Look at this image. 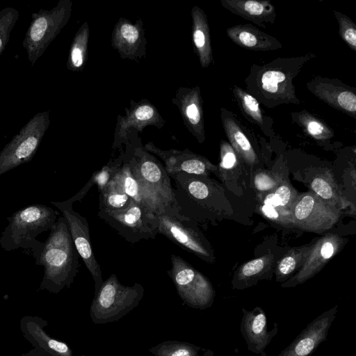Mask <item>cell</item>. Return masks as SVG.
<instances>
[{
    "instance_id": "cell-5",
    "label": "cell",
    "mask_w": 356,
    "mask_h": 356,
    "mask_svg": "<svg viewBox=\"0 0 356 356\" xmlns=\"http://www.w3.org/2000/svg\"><path fill=\"white\" fill-rule=\"evenodd\" d=\"M144 294L139 283L125 286L112 274L95 293L90 308V316L95 324L117 321L136 307Z\"/></svg>"
},
{
    "instance_id": "cell-12",
    "label": "cell",
    "mask_w": 356,
    "mask_h": 356,
    "mask_svg": "<svg viewBox=\"0 0 356 356\" xmlns=\"http://www.w3.org/2000/svg\"><path fill=\"white\" fill-rule=\"evenodd\" d=\"M290 211L294 227L314 233L331 229L341 213L340 209L327 204L312 191L298 194Z\"/></svg>"
},
{
    "instance_id": "cell-39",
    "label": "cell",
    "mask_w": 356,
    "mask_h": 356,
    "mask_svg": "<svg viewBox=\"0 0 356 356\" xmlns=\"http://www.w3.org/2000/svg\"><path fill=\"white\" fill-rule=\"evenodd\" d=\"M123 159L124 155H122L120 158L114 160L113 161H109L100 170L96 171L93 173L90 179L94 185H97L99 193L106 188L116 172L122 165Z\"/></svg>"
},
{
    "instance_id": "cell-28",
    "label": "cell",
    "mask_w": 356,
    "mask_h": 356,
    "mask_svg": "<svg viewBox=\"0 0 356 356\" xmlns=\"http://www.w3.org/2000/svg\"><path fill=\"white\" fill-rule=\"evenodd\" d=\"M113 179L124 193L135 202L147 207L156 215L159 213L155 204L141 188L131 172L129 163L124 156L122 164L115 174Z\"/></svg>"
},
{
    "instance_id": "cell-30",
    "label": "cell",
    "mask_w": 356,
    "mask_h": 356,
    "mask_svg": "<svg viewBox=\"0 0 356 356\" xmlns=\"http://www.w3.org/2000/svg\"><path fill=\"white\" fill-rule=\"evenodd\" d=\"M313 243L290 249L277 263L275 269V280L284 282L293 275L303 265Z\"/></svg>"
},
{
    "instance_id": "cell-35",
    "label": "cell",
    "mask_w": 356,
    "mask_h": 356,
    "mask_svg": "<svg viewBox=\"0 0 356 356\" xmlns=\"http://www.w3.org/2000/svg\"><path fill=\"white\" fill-rule=\"evenodd\" d=\"M220 157L217 173L221 179L227 184L228 181L236 180L240 170L241 159L230 144L222 140L220 145Z\"/></svg>"
},
{
    "instance_id": "cell-10",
    "label": "cell",
    "mask_w": 356,
    "mask_h": 356,
    "mask_svg": "<svg viewBox=\"0 0 356 356\" xmlns=\"http://www.w3.org/2000/svg\"><path fill=\"white\" fill-rule=\"evenodd\" d=\"M170 261L168 274L184 304L200 309L211 307L215 291L209 279L178 255L172 254Z\"/></svg>"
},
{
    "instance_id": "cell-9",
    "label": "cell",
    "mask_w": 356,
    "mask_h": 356,
    "mask_svg": "<svg viewBox=\"0 0 356 356\" xmlns=\"http://www.w3.org/2000/svg\"><path fill=\"white\" fill-rule=\"evenodd\" d=\"M156 217L159 234L205 261H213V254L209 243L197 224L180 215L175 206L164 208L156 214Z\"/></svg>"
},
{
    "instance_id": "cell-41",
    "label": "cell",
    "mask_w": 356,
    "mask_h": 356,
    "mask_svg": "<svg viewBox=\"0 0 356 356\" xmlns=\"http://www.w3.org/2000/svg\"><path fill=\"white\" fill-rule=\"evenodd\" d=\"M259 211L269 220L282 226L294 227L291 213L289 209L262 204L259 207Z\"/></svg>"
},
{
    "instance_id": "cell-13",
    "label": "cell",
    "mask_w": 356,
    "mask_h": 356,
    "mask_svg": "<svg viewBox=\"0 0 356 356\" xmlns=\"http://www.w3.org/2000/svg\"><path fill=\"white\" fill-rule=\"evenodd\" d=\"M56 207L65 218L70 233L79 257L83 261L95 282V293L103 284L100 266L96 260L91 245L87 219L75 211L67 200L50 202Z\"/></svg>"
},
{
    "instance_id": "cell-14",
    "label": "cell",
    "mask_w": 356,
    "mask_h": 356,
    "mask_svg": "<svg viewBox=\"0 0 356 356\" xmlns=\"http://www.w3.org/2000/svg\"><path fill=\"white\" fill-rule=\"evenodd\" d=\"M143 147L163 161L164 168L169 177L181 172L209 176L211 172H217L218 170V167L206 157L187 149L163 150L152 142L147 143Z\"/></svg>"
},
{
    "instance_id": "cell-43",
    "label": "cell",
    "mask_w": 356,
    "mask_h": 356,
    "mask_svg": "<svg viewBox=\"0 0 356 356\" xmlns=\"http://www.w3.org/2000/svg\"><path fill=\"white\" fill-rule=\"evenodd\" d=\"M19 356H47L43 352L38 350L36 348H32L30 350L22 353Z\"/></svg>"
},
{
    "instance_id": "cell-4",
    "label": "cell",
    "mask_w": 356,
    "mask_h": 356,
    "mask_svg": "<svg viewBox=\"0 0 356 356\" xmlns=\"http://www.w3.org/2000/svg\"><path fill=\"white\" fill-rule=\"evenodd\" d=\"M124 156L131 172L159 213L165 207L175 206L170 177L156 156L141 146L134 147Z\"/></svg>"
},
{
    "instance_id": "cell-36",
    "label": "cell",
    "mask_w": 356,
    "mask_h": 356,
    "mask_svg": "<svg viewBox=\"0 0 356 356\" xmlns=\"http://www.w3.org/2000/svg\"><path fill=\"white\" fill-rule=\"evenodd\" d=\"M132 200L112 179L106 188L99 195V210L118 211L127 209Z\"/></svg>"
},
{
    "instance_id": "cell-34",
    "label": "cell",
    "mask_w": 356,
    "mask_h": 356,
    "mask_svg": "<svg viewBox=\"0 0 356 356\" xmlns=\"http://www.w3.org/2000/svg\"><path fill=\"white\" fill-rule=\"evenodd\" d=\"M89 26L84 22L75 34L69 51L67 67L73 72L81 71L86 65L88 55Z\"/></svg>"
},
{
    "instance_id": "cell-8",
    "label": "cell",
    "mask_w": 356,
    "mask_h": 356,
    "mask_svg": "<svg viewBox=\"0 0 356 356\" xmlns=\"http://www.w3.org/2000/svg\"><path fill=\"white\" fill-rule=\"evenodd\" d=\"M49 124L47 111L30 119L0 152V176L33 158Z\"/></svg>"
},
{
    "instance_id": "cell-22",
    "label": "cell",
    "mask_w": 356,
    "mask_h": 356,
    "mask_svg": "<svg viewBox=\"0 0 356 356\" xmlns=\"http://www.w3.org/2000/svg\"><path fill=\"white\" fill-rule=\"evenodd\" d=\"M112 46L124 58L138 60L145 54L143 22L131 23L121 18L116 23L112 33Z\"/></svg>"
},
{
    "instance_id": "cell-17",
    "label": "cell",
    "mask_w": 356,
    "mask_h": 356,
    "mask_svg": "<svg viewBox=\"0 0 356 356\" xmlns=\"http://www.w3.org/2000/svg\"><path fill=\"white\" fill-rule=\"evenodd\" d=\"M337 312L334 306L317 316L277 356H310L326 340Z\"/></svg>"
},
{
    "instance_id": "cell-21",
    "label": "cell",
    "mask_w": 356,
    "mask_h": 356,
    "mask_svg": "<svg viewBox=\"0 0 356 356\" xmlns=\"http://www.w3.org/2000/svg\"><path fill=\"white\" fill-rule=\"evenodd\" d=\"M47 325L46 320L37 316H24L19 321L23 337L34 348L47 356H73L72 350L67 343L48 335L45 331Z\"/></svg>"
},
{
    "instance_id": "cell-31",
    "label": "cell",
    "mask_w": 356,
    "mask_h": 356,
    "mask_svg": "<svg viewBox=\"0 0 356 356\" xmlns=\"http://www.w3.org/2000/svg\"><path fill=\"white\" fill-rule=\"evenodd\" d=\"M232 91L238 107L245 117L256 124L266 134V131H269L270 127L258 101L245 90L236 85L233 86Z\"/></svg>"
},
{
    "instance_id": "cell-27",
    "label": "cell",
    "mask_w": 356,
    "mask_h": 356,
    "mask_svg": "<svg viewBox=\"0 0 356 356\" xmlns=\"http://www.w3.org/2000/svg\"><path fill=\"white\" fill-rule=\"evenodd\" d=\"M192 38L195 52L203 68L213 62L210 29L204 10L197 6L191 10Z\"/></svg>"
},
{
    "instance_id": "cell-38",
    "label": "cell",
    "mask_w": 356,
    "mask_h": 356,
    "mask_svg": "<svg viewBox=\"0 0 356 356\" xmlns=\"http://www.w3.org/2000/svg\"><path fill=\"white\" fill-rule=\"evenodd\" d=\"M19 15L18 10L12 7H6L0 11V55L7 46Z\"/></svg>"
},
{
    "instance_id": "cell-16",
    "label": "cell",
    "mask_w": 356,
    "mask_h": 356,
    "mask_svg": "<svg viewBox=\"0 0 356 356\" xmlns=\"http://www.w3.org/2000/svg\"><path fill=\"white\" fill-rule=\"evenodd\" d=\"M318 99L331 107L356 118V89L336 78L317 76L306 84Z\"/></svg>"
},
{
    "instance_id": "cell-33",
    "label": "cell",
    "mask_w": 356,
    "mask_h": 356,
    "mask_svg": "<svg viewBox=\"0 0 356 356\" xmlns=\"http://www.w3.org/2000/svg\"><path fill=\"white\" fill-rule=\"evenodd\" d=\"M154 356H213V352L188 342L175 340L161 342L148 349Z\"/></svg>"
},
{
    "instance_id": "cell-24",
    "label": "cell",
    "mask_w": 356,
    "mask_h": 356,
    "mask_svg": "<svg viewBox=\"0 0 356 356\" xmlns=\"http://www.w3.org/2000/svg\"><path fill=\"white\" fill-rule=\"evenodd\" d=\"M227 37L238 46L252 51H274L282 48L275 37L250 24H237L226 29Z\"/></svg>"
},
{
    "instance_id": "cell-20",
    "label": "cell",
    "mask_w": 356,
    "mask_h": 356,
    "mask_svg": "<svg viewBox=\"0 0 356 356\" xmlns=\"http://www.w3.org/2000/svg\"><path fill=\"white\" fill-rule=\"evenodd\" d=\"M172 102L179 108L189 132L200 143H202L205 140V131L203 101L200 88H179L172 99Z\"/></svg>"
},
{
    "instance_id": "cell-11",
    "label": "cell",
    "mask_w": 356,
    "mask_h": 356,
    "mask_svg": "<svg viewBox=\"0 0 356 356\" xmlns=\"http://www.w3.org/2000/svg\"><path fill=\"white\" fill-rule=\"evenodd\" d=\"M97 215L129 243H135L141 240L154 238L159 234L156 215L134 200L124 210H99Z\"/></svg>"
},
{
    "instance_id": "cell-44",
    "label": "cell",
    "mask_w": 356,
    "mask_h": 356,
    "mask_svg": "<svg viewBox=\"0 0 356 356\" xmlns=\"http://www.w3.org/2000/svg\"><path fill=\"white\" fill-rule=\"evenodd\" d=\"M80 356H92V355H81Z\"/></svg>"
},
{
    "instance_id": "cell-25",
    "label": "cell",
    "mask_w": 356,
    "mask_h": 356,
    "mask_svg": "<svg viewBox=\"0 0 356 356\" xmlns=\"http://www.w3.org/2000/svg\"><path fill=\"white\" fill-rule=\"evenodd\" d=\"M220 117L225 135L240 159L250 166L257 163L258 157L256 152L244 128L235 115L229 111L222 108L220 111Z\"/></svg>"
},
{
    "instance_id": "cell-32",
    "label": "cell",
    "mask_w": 356,
    "mask_h": 356,
    "mask_svg": "<svg viewBox=\"0 0 356 356\" xmlns=\"http://www.w3.org/2000/svg\"><path fill=\"white\" fill-rule=\"evenodd\" d=\"M291 118L305 133L316 140L325 142L334 137L332 129L307 110L292 113Z\"/></svg>"
},
{
    "instance_id": "cell-6",
    "label": "cell",
    "mask_w": 356,
    "mask_h": 356,
    "mask_svg": "<svg viewBox=\"0 0 356 356\" xmlns=\"http://www.w3.org/2000/svg\"><path fill=\"white\" fill-rule=\"evenodd\" d=\"M72 8L71 0H60L51 10L40 9L31 14V21L22 42L31 66L67 24Z\"/></svg>"
},
{
    "instance_id": "cell-7",
    "label": "cell",
    "mask_w": 356,
    "mask_h": 356,
    "mask_svg": "<svg viewBox=\"0 0 356 356\" xmlns=\"http://www.w3.org/2000/svg\"><path fill=\"white\" fill-rule=\"evenodd\" d=\"M170 177L174 181V203L178 213L195 223L202 222L211 207L215 192L208 176L181 172Z\"/></svg>"
},
{
    "instance_id": "cell-40",
    "label": "cell",
    "mask_w": 356,
    "mask_h": 356,
    "mask_svg": "<svg viewBox=\"0 0 356 356\" xmlns=\"http://www.w3.org/2000/svg\"><path fill=\"white\" fill-rule=\"evenodd\" d=\"M334 15L339 24V34L349 48L356 51V25L346 15L334 10Z\"/></svg>"
},
{
    "instance_id": "cell-42",
    "label": "cell",
    "mask_w": 356,
    "mask_h": 356,
    "mask_svg": "<svg viewBox=\"0 0 356 356\" xmlns=\"http://www.w3.org/2000/svg\"><path fill=\"white\" fill-rule=\"evenodd\" d=\"M283 181L281 176L270 171H260L254 177L256 189L262 193L274 190Z\"/></svg>"
},
{
    "instance_id": "cell-23",
    "label": "cell",
    "mask_w": 356,
    "mask_h": 356,
    "mask_svg": "<svg viewBox=\"0 0 356 356\" xmlns=\"http://www.w3.org/2000/svg\"><path fill=\"white\" fill-rule=\"evenodd\" d=\"M222 6L261 27L273 24L276 18L275 6L268 0H220Z\"/></svg>"
},
{
    "instance_id": "cell-26",
    "label": "cell",
    "mask_w": 356,
    "mask_h": 356,
    "mask_svg": "<svg viewBox=\"0 0 356 356\" xmlns=\"http://www.w3.org/2000/svg\"><path fill=\"white\" fill-rule=\"evenodd\" d=\"M274 257L266 254L243 264L235 272L232 284L234 289H245L259 280L271 277Z\"/></svg>"
},
{
    "instance_id": "cell-37",
    "label": "cell",
    "mask_w": 356,
    "mask_h": 356,
    "mask_svg": "<svg viewBox=\"0 0 356 356\" xmlns=\"http://www.w3.org/2000/svg\"><path fill=\"white\" fill-rule=\"evenodd\" d=\"M298 193L287 181L283 180L274 190L267 193L263 204L290 209Z\"/></svg>"
},
{
    "instance_id": "cell-19",
    "label": "cell",
    "mask_w": 356,
    "mask_h": 356,
    "mask_svg": "<svg viewBox=\"0 0 356 356\" xmlns=\"http://www.w3.org/2000/svg\"><path fill=\"white\" fill-rule=\"evenodd\" d=\"M242 312L243 315L240 330L248 350L261 356H266L264 350L277 334V323H274L273 328L268 330L266 314L259 306L255 307L251 311L242 308Z\"/></svg>"
},
{
    "instance_id": "cell-3",
    "label": "cell",
    "mask_w": 356,
    "mask_h": 356,
    "mask_svg": "<svg viewBox=\"0 0 356 356\" xmlns=\"http://www.w3.org/2000/svg\"><path fill=\"white\" fill-rule=\"evenodd\" d=\"M58 214L54 209L42 204H33L17 210L7 218L8 224L1 234L0 246L7 252L23 248L31 249L35 254L44 244L36 237L51 229Z\"/></svg>"
},
{
    "instance_id": "cell-2",
    "label": "cell",
    "mask_w": 356,
    "mask_h": 356,
    "mask_svg": "<svg viewBox=\"0 0 356 356\" xmlns=\"http://www.w3.org/2000/svg\"><path fill=\"white\" fill-rule=\"evenodd\" d=\"M43 246L33 254L35 264L44 267L40 290L57 294L74 282L79 268V255L72 241L65 218L54 224Z\"/></svg>"
},
{
    "instance_id": "cell-15",
    "label": "cell",
    "mask_w": 356,
    "mask_h": 356,
    "mask_svg": "<svg viewBox=\"0 0 356 356\" xmlns=\"http://www.w3.org/2000/svg\"><path fill=\"white\" fill-rule=\"evenodd\" d=\"M344 240L339 235L329 233L313 243L312 248L300 269L281 285L294 287L316 275L343 247Z\"/></svg>"
},
{
    "instance_id": "cell-29",
    "label": "cell",
    "mask_w": 356,
    "mask_h": 356,
    "mask_svg": "<svg viewBox=\"0 0 356 356\" xmlns=\"http://www.w3.org/2000/svg\"><path fill=\"white\" fill-rule=\"evenodd\" d=\"M310 188L323 201L340 210L350 205L334 178L328 172L316 175L310 181Z\"/></svg>"
},
{
    "instance_id": "cell-1",
    "label": "cell",
    "mask_w": 356,
    "mask_h": 356,
    "mask_svg": "<svg viewBox=\"0 0 356 356\" xmlns=\"http://www.w3.org/2000/svg\"><path fill=\"white\" fill-rule=\"evenodd\" d=\"M316 57L315 54L307 53L277 58L262 65L254 64L245 79V90L269 108L282 104H299L293 80L306 63Z\"/></svg>"
},
{
    "instance_id": "cell-18",
    "label": "cell",
    "mask_w": 356,
    "mask_h": 356,
    "mask_svg": "<svg viewBox=\"0 0 356 356\" xmlns=\"http://www.w3.org/2000/svg\"><path fill=\"white\" fill-rule=\"evenodd\" d=\"M125 111V115L118 118L113 149L122 143H127V134L132 129L141 133L147 126L154 125L161 128L165 124L157 109L147 100L143 99L138 102L131 101V106Z\"/></svg>"
}]
</instances>
